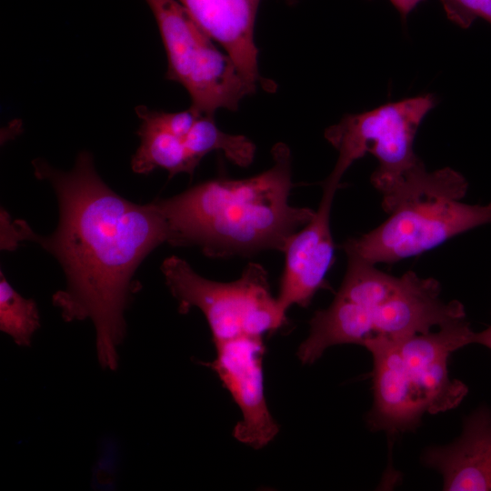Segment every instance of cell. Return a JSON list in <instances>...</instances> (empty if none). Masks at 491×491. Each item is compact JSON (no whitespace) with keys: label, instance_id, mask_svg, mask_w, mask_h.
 <instances>
[{"label":"cell","instance_id":"cell-1","mask_svg":"<svg viewBox=\"0 0 491 491\" xmlns=\"http://www.w3.org/2000/svg\"><path fill=\"white\" fill-rule=\"evenodd\" d=\"M35 175L53 187L59 206L55 232L39 235L22 220L1 213V248L35 242L60 263L66 286L53 296L65 321L91 319L96 355L104 369L115 370L117 347L126 334L124 313L133 276L147 255L168 240L164 216L153 202L133 203L97 174L92 155L81 151L70 171L33 161Z\"/></svg>","mask_w":491,"mask_h":491},{"label":"cell","instance_id":"cell-2","mask_svg":"<svg viewBox=\"0 0 491 491\" xmlns=\"http://www.w3.org/2000/svg\"><path fill=\"white\" fill-rule=\"evenodd\" d=\"M272 156L271 167L254 176L211 179L152 201L166 223L167 243L198 246L217 258L284 252L316 211L289 204L294 186L289 147L277 143Z\"/></svg>","mask_w":491,"mask_h":491},{"label":"cell","instance_id":"cell-3","mask_svg":"<svg viewBox=\"0 0 491 491\" xmlns=\"http://www.w3.org/2000/svg\"><path fill=\"white\" fill-rule=\"evenodd\" d=\"M330 306L316 311L297 350L302 364H313L331 346L372 347L436 329L466 317L458 300L444 301L439 282L413 271L385 273L356 256Z\"/></svg>","mask_w":491,"mask_h":491},{"label":"cell","instance_id":"cell-4","mask_svg":"<svg viewBox=\"0 0 491 491\" xmlns=\"http://www.w3.org/2000/svg\"><path fill=\"white\" fill-rule=\"evenodd\" d=\"M466 317L424 334L372 347L370 430L396 435L416 429L426 414L456 408L467 386L449 375L451 355L470 344Z\"/></svg>","mask_w":491,"mask_h":491},{"label":"cell","instance_id":"cell-5","mask_svg":"<svg viewBox=\"0 0 491 491\" xmlns=\"http://www.w3.org/2000/svg\"><path fill=\"white\" fill-rule=\"evenodd\" d=\"M465 176L451 167L432 172L424 164L390 195L382 198L388 217L375 229L349 238L343 248L370 264L416 256L477 226L491 223V203H463Z\"/></svg>","mask_w":491,"mask_h":491},{"label":"cell","instance_id":"cell-6","mask_svg":"<svg viewBox=\"0 0 491 491\" xmlns=\"http://www.w3.org/2000/svg\"><path fill=\"white\" fill-rule=\"evenodd\" d=\"M161 270L179 312L198 308L215 345L243 336L263 337L286 321L272 296L268 274L257 263H248L240 277L232 282L206 279L175 256L165 258Z\"/></svg>","mask_w":491,"mask_h":491},{"label":"cell","instance_id":"cell-7","mask_svg":"<svg viewBox=\"0 0 491 491\" xmlns=\"http://www.w3.org/2000/svg\"><path fill=\"white\" fill-rule=\"evenodd\" d=\"M436 104V97L426 94L346 115L325 132L326 139L338 152L331 173L342 178L355 161L369 153L378 162L370 181L382 197L390 195L424 164L415 153L414 141Z\"/></svg>","mask_w":491,"mask_h":491},{"label":"cell","instance_id":"cell-8","mask_svg":"<svg viewBox=\"0 0 491 491\" xmlns=\"http://www.w3.org/2000/svg\"><path fill=\"white\" fill-rule=\"evenodd\" d=\"M145 1L166 53L165 77L184 86L193 108L207 115L236 111L257 90L177 0Z\"/></svg>","mask_w":491,"mask_h":491},{"label":"cell","instance_id":"cell-9","mask_svg":"<svg viewBox=\"0 0 491 491\" xmlns=\"http://www.w3.org/2000/svg\"><path fill=\"white\" fill-rule=\"evenodd\" d=\"M216 356L208 364L242 413L234 437L255 449L269 444L279 431L265 396L262 337L243 336L215 345Z\"/></svg>","mask_w":491,"mask_h":491},{"label":"cell","instance_id":"cell-10","mask_svg":"<svg viewBox=\"0 0 491 491\" xmlns=\"http://www.w3.org/2000/svg\"><path fill=\"white\" fill-rule=\"evenodd\" d=\"M341 179L329 175L312 219L288 241L280 279L279 308L284 314L292 306H307L316 292L326 287V276L335 260V244L330 229V213Z\"/></svg>","mask_w":491,"mask_h":491},{"label":"cell","instance_id":"cell-11","mask_svg":"<svg viewBox=\"0 0 491 491\" xmlns=\"http://www.w3.org/2000/svg\"><path fill=\"white\" fill-rule=\"evenodd\" d=\"M422 464L439 473L446 491H491V408L480 406L452 443L427 447Z\"/></svg>","mask_w":491,"mask_h":491},{"label":"cell","instance_id":"cell-12","mask_svg":"<svg viewBox=\"0 0 491 491\" xmlns=\"http://www.w3.org/2000/svg\"><path fill=\"white\" fill-rule=\"evenodd\" d=\"M198 25L234 61L242 75L264 90L273 82L261 76L255 22L261 0H177Z\"/></svg>","mask_w":491,"mask_h":491},{"label":"cell","instance_id":"cell-13","mask_svg":"<svg viewBox=\"0 0 491 491\" xmlns=\"http://www.w3.org/2000/svg\"><path fill=\"white\" fill-rule=\"evenodd\" d=\"M135 112L141 122L137 130L140 145L132 157L133 171L145 175L162 168L169 177L179 173L192 175L197 165L187 148L188 133L185 136L173 134L149 117L142 105Z\"/></svg>","mask_w":491,"mask_h":491},{"label":"cell","instance_id":"cell-14","mask_svg":"<svg viewBox=\"0 0 491 491\" xmlns=\"http://www.w3.org/2000/svg\"><path fill=\"white\" fill-rule=\"evenodd\" d=\"M40 326L37 306L23 297L0 272V329L21 346H29Z\"/></svg>","mask_w":491,"mask_h":491},{"label":"cell","instance_id":"cell-15","mask_svg":"<svg viewBox=\"0 0 491 491\" xmlns=\"http://www.w3.org/2000/svg\"><path fill=\"white\" fill-rule=\"evenodd\" d=\"M447 17L467 28L476 18L491 24V0H441Z\"/></svg>","mask_w":491,"mask_h":491},{"label":"cell","instance_id":"cell-16","mask_svg":"<svg viewBox=\"0 0 491 491\" xmlns=\"http://www.w3.org/2000/svg\"><path fill=\"white\" fill-rule=\"evenodd\" d=\"M403 17H406L420 2L424 0H389Z\"/></svg>","mask_w":491,"mask_h":491},{"label":"cell","instance_id":"cell-17","mask_svg":"<svg viewBox=\"0 0 491 491\" xmlns=\"http://www.w3.org/2000/svg\"><path fill=\"white\" fill-rule=\"evenodd\" d=\"M472 344L481 345L491 350V326L480 332H474Z\"/></svg>","mask_w":491,"mask_h":491},{"label":"cell","instance_id":"cell-18","mask_svg":"<svg viewBox=\"0 0 491 491\" xmlns=\"http://www.w3.org/2000/svg\"><path fill=\"white\" fill-rule=\"evenodd\" d=\"M298 0H286V3L289 5L296 4Z\"/></svg>","mask_w":491,"mask_h":491}]
</instances>
